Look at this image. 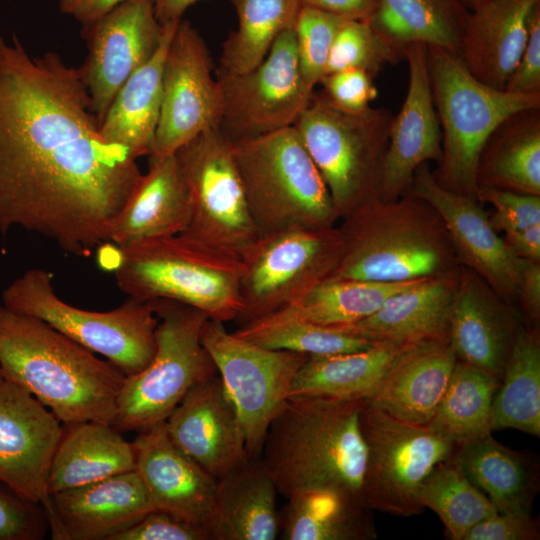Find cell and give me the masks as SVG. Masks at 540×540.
<instances>
[{"label":"cell","instance_id":"cell-17","mask_svg":"<svg viewBox=\"0 0 540 540\" xmlns=\"http://www.w3.org/2000/svg\"><path fill=\"white\" fill-rule=\"evenodd\" d=\"M62 433L61 421L28 391L0 383V481L40 505L49 530L55 518L48 480Z\"/></svg>","mask_w":540,"mask_h":540},{"label":"cell","instance_id":"cell-3","mask_svg":"<svg viewBox=\"0 0 540 540\" xmlns=\"http://www.w3.org/2000/svg\"><path fill=\"white\" fill-rule=\"evenodd\" d=\"M46 322L0 306L3 379L34 396L63 424L112 425L126 375Z\"/></svg>","mask_w":540,"mask_h":540},{"label":"cell","instance_id":"cell-45","mask_svg":"<svg viewBox=\"0 0 540 540\" xmlns=\"http://www.w3.org/2000/svg\"><path fill=\"white\" fill-rule=\"evenodd\" d=\"M476 198L489 203L494 212L489 222L496 232L521 230L540 223V196L479 186Z\"/></svg>","mask_w":540,"mask_h":540},{"label":"cell","instance_id":"cell-22","mask_svg":"<svg viewBox=\"0 0 540 540\" xmlns=\"http://www.w3.org/2000/svg\"><path fill=\"white\" fill-rule=\"evenodd\" d=\"M132 443L135 471L154 510L204 528L212 540L217 479L174 445L165 422L137 432Z\"/></svg>","mask_w":540,"mask_h":540},{"label":"cell","instance_id":"cell-25","mask_svg":"<svg viewBox=\"0 0 540 540\" xmlns=\"http://www.w3.org/2000/svg\"><path fill=\"white\" fill-rule=\"evenodd\" d=\"M459 267L420 280L389 297L370 316L338 330L373 343L409 344L448 337Z\"/></svg>","mask_w":540,"mask_h":540},{"label":"cell","instance_id":"cell-1","mask_svg":"<svg viewBox=\"0 0 540 540\" xmlns=\"http://www.w3.org/2000/svg\"><path fill=\"white\" fill-rule=\"evenodd\" d=\"M99 125L80 67L0 35L2 235L20 227L84 257L110 243L143 173Z\"/></svg>","mask_w":540,"mask_h":540},{"label":"cell","instance_id":"cell-54","mask_svg":"<svg viewBox=\"0 0 540 540\" xmlns=\"http://www.w3.org/2000/svg\"><path fill=\"white\" fill-rule=\"evenodd\" d=\"M502 239L509 252L516 258L540 262V223L506 232Z\"/></svg>","mask_w":540,"mask_h":540},{"label":"cell","instance_id":"cell-13","mask_svg":"<svg viewBox=\"0 0 540 540\" xmlns=\"http://www.w3.org/2000/svg\"><path fill=\"white\" fill-rule=\"evenodd\" d=\"M341 245L338 226L261 234L240 259L239 326L294 304L329 277Z\"/></svg>","mask_w":540,"mask_h":540},{"label":"cell","instance_id":"cell-35","mask_svg":"<svg viewBox=\"0 0 540 540\" xmlns=\"http://www.w3.org/2000/svg\"><path fill=\"white\" fill-rule=\"evenodd\" d=\"M468 15L459 0H380L368 21L403 52L421 43L459 55Z\"/></svg>","mask_w":540,"mask_h":540},{"label":"cell","instance_id":"cell-57","mask_svg":"<svg viewBox=\"0 0 540 540\" xmlns=\"http://www.w3.org/2000/svg\"><path fill=\"white\" fill-rule=\"evenodd\" d=\"M3 376H2V373H1V370H0V383L3 381Z\"/></svg>","mask_w":540,"mask_h":540},{"label":"cell","instance_id":"cell-9","mask_svg":"<svg viewBox=\"0 0 540 540\" xmlns=\"http://www.w3.org/2000/svg\"><path fill=\"white\" fill-rule=\"evenodd\" d=\"M53 274L26 270L3 291V306L36 317L116 365L126 377L137 374L156 351L158 318L150 302L131 297L111 311L74 307L55 292Z\"/></svg>","mask_w":540,"mask_h":540},{"label":"cell","instance_id":"cell-46","mask_svg":"<svg viewBox=\"0 0 540 540\" xmlns=\"http://www.w3.org/2000/svg\"><path fill=\"white\" fill-rule=\"evenodd\" d=\"M48 529L43 508L0 481V540H40Z\"/></svg>","mask_w":540,"mask_h":540},{"label":"cell","instance_id":"cell-39","mask_svg":"<svg viewBox=\"0 0 540 540\" xmlns=\"http://www.w3.org/2000/svg\"><path fill=\"white\" fill-rule=\"evenodd\" d=\"M500 379L457 360L428 424L456 445L491 434V410Z\"/></svg>","mask_w":540,"mask_h":540},{"label":"cell","instance_id":"cell-56","mask_svg":"<svg viewBox=\"0 0 540 540\" xmlns=\"http://www.w3.org/2000/svg\"><path fill=\"white\" fill-rule=\"evenodd\" d=\"M468 10L474 8L478 4L486 0H459Z\"/></svg>","mask_w":540,"mask_h":540},{"label":"cell","instance_id":"cell-23","mask_svg":"<svg viewBox=\"0 0 540 540\" xmlns=\"http://www.w3.org/2000/svg\"><path fill=\"white\" fill-rule=\"evenodd\" d=\"M521 325L512 304L460 265L448 323V339L459 361L501 379Z\"/></svg>","mask_w":540,"mask_h":540},{"label":"cell","instance_id":"cell-16","mask_svg":"<svg viewBox=\"0 0 540 540\" xmlns=\"http://www.w3.org/2000/svg\"><path fill=\"white\" fill-rule=\"evenodd\" d=\"M222 92L212 76L209 50L198 31L181 20L169 44L162 75V100L149 157L175 154L199 134L220 128Z\"/></svg>","mask_w":540,"mask_h":540},{"label":"cell","instance_id":"cell-27","mask_svg":"<svg viewBox=\"0 0 540 540\" xmlns=\"http://www.w3.org/2000/svg\"><path fill=\"white\" fill-rule=\"evenodd\" d=\"M539 4L540 0H486L469 10L459 56L475 78L505 89Z\"/></svg>","mask_w":540,"mask_h":540},{"label":"cell","instance_id":"cell-48","mask_svg":"<svg viewBox=\"0 0 540 540\" xmlns=\"http://www.w3.org/2000/svg\"><path fill=\"white\" fill-rule=\"evenodd\" d=\"M113 540H211L204 528L174 514L154 510Z\"/></svg>","mask_w":540,"mask_h":540},{"label":"cell","instance_id":"cell-51","mask_svg":"<svg viewBox=\"0 0 540 540\" xmlns=\"http://www.w3.org/2000/svg\"><path fill=\"white\" fill-rule=\"evenodd\" d=\"M516 299L525 324L538 327L540 322V262L525 261L519 278Z\"/></svg>","mask_w":540,"mask_h":540},{"label":"cell","instance_id":"cell-21","mask_svg":"<svg viewBox=\"0 0 540 540\" xmlns=\"http://www.w3.org/2000/svg\"><path fill=\"white\" fill-rule=\"evenodd\" d=\"M165 426L174 445L216 479L248 458L241 422L219 374L195 384Z\"/></svg>","mask_w":540,"mask_h":540},{"label":"cell","instance_id":"cell-10","mask_svg":"<svg viewBox=\"0 0 540 540\" xmlns=\"http://www.w3.org/2000/svg\"><path fill=\"white\" fill-rule=\"evenodd\" d=\"M150 303L158 318L156 351L143 370L126 377L118 395L113 427L121 433L165 422L195 384L218 374L201 341L208 316L175 301Z\"/></svg>","mask_w":540,"mask_h":540},{"label":"cell","instance_id":"cell-11","mask_svg":"<svg viewBox=\"0 0 540 540\" xmlns=\"http://www.w3.org/2000/svg\"><path fill=\"white\" fill-rule=\"evenodd\" d=\"M359 419L367 448L365 505L395 516L419 514L420 486L457 445L430 424L397 419L367 399L362 400Z\"/></svg>","mask_w":540,"mask_h":540},{"label":"cell","instance_id":"cell-29","mask_svg":"<svg viewBox=\"0 0 540 540\" xmlns=\"http://www.w3.org/2000/svg\"><path fill=\"white\" fill-rule=\"evenodd\" d=\"M276 486L263 461L247 458L217 479L212 540H274L280 531Z\"/></svg>","mask_w":540,"mask_h":540},{"label":"cell","instance_id":"cell-40","mask_svg":"<svg viewBox=\"0 0 540 540\" xmlns=\"http://www.w3.org/2000/svg\"><path fill=\"white\" fill-rule=\"evenodd\" d=\"M237 29L224 41L220 69L242 74L254 69L268 54L276 38L293 28L301 8L299 0H229Z\"/></svg>","mask_w":540,"mask_h":540},{"label":"cell","instance_id":"cell-2","mask_svg":"<svg viewBox=\"0 0 540 540\" xmlns=\"http://www.w3.org/2000/svg\"><path fill=\"white\" fill-rule=\"evenodd\" d=\"M362 400L288 397L271 421L260 458L286 499L330 492L364 503L367 448Z\"/></svg>","mask_w":540,"mask_h":540},{"label":"cell","instance_id":"cell-47","mask_svg":"<svg viewBox=\"0 0 540 540\" xmlns=\"http://www.w3.org/2000/svg\"><path fill=\"white\" fill-rule=\"evenodd\" d=\"M373 76L361 69H345L322 77L319 93L331 106L349 114L363 113L371 107L378 91Z\"/></svg>","mask_w":540,"mask_h":540},{"label":"cell","instance_id":"cell-6","mask_svg":"<svg viewBox=\"0 0 540 540\" xmlns=\"http://www.w3.org/2000/svg\"><path fill=\"white\" fill-rule=\"evenodd\" d=\"M427 63L442 133V157L433 176L445 189L477 199V166L484 145L514 113L540 108V93L488 86L470 73L458 54L438 46H427Z\"/></svg>","mask_w":540,"mask_h":540},{"label":"cell","instance_id":"cell-8","mask_svg":"<svg viewBox=\"0 0 540 540\" xmlns=\"http://www.w3.org/2000/svg\"><path fill=\"white\" fill-rule=\"evenodd\" d=\"M392 118L384 108L345 113L313 92L294 124L327 186L339 220L379 197Z\"/></svg>","mask_w":540,"mask_h":540},{"label":"cell","instance_id":"cell-31","mask_svg":"<svg viewBox=\"0 0 540 540\" xmlns=\"http://www.w3.org/2000/svg\"><path fill=\"white\" fill-rule=\"evenodd\" d=\"M135 470V450L112 425L100 422L64 424L53 456L50 494Z\"/></svg>","mask_w":540,"mask_h":540},{"label":"cell","instance_id":"cell-42","mask_svg":"<svg viewBox=\"0 0 540 540\" xmlns=\"http://www.w3.org/2000/svg\"><path fill=\"white\" fill-rule=\"evenodd\" d=\"M234 333L268 349L309 356L355 352L375 344L338 329L309 322L288 307L242 324Z\"/></svg>","mask_w":540,"mask_h":540},{"label":"cell","instance_id":"cell-19","mask_svg":"<svg viewBox=\"0 0 540 540\" xmlns=\"http://www.w3.org/2000/svg\"><path fill=\"white\" fill-rule=\"evenodd\" d=\"M407 193L428 203L440 216L458 264L474 271L497 296L512 304L526 260L509 252L480 202L442 187L427 163L416 169Z\"/></svg>","mask_w":540,"mask_h":540},{"label":"cell","instance_id":"cell-24","mask_svg":"<svg viewBox=\"0 0 540 540\" xmlns=\"http://www.w3.org/2000/svg\"><path fill=\"white\" fill-rule=\"evenodd\" d=\"M54 540H113L154 511L135 470L51 494Z\"/></svg>","mask_w":540,"mask_h":540},{"label":"cell","instance_id":"cell-36","mask_svg":"<svg viewBox=\"0 0 540 540\" xmlns=\"http://www.w3.org/2000/svg\"><path fill=\"white\" fill-rule=\"evenodd\" d=\"M540 436V335L522 324L505 364L491 410V429Z\"/></svg>","mask_w":540,"mask_h":540},{"label":"cell","instance_id":"cell-41","mask_svg":"<svg viewBox=\"0 0 540 540\" xmlns=\"http://www.w3.org/2000/svg\"><path fill=\"white\" fill-rule=\"evenodd\" d=\"M418 500L423 509L429 508L439 516L452 540H463L474 525L498 512L466 475L455 452L426 477Z\"/></svg>","mask_w":540,"mask_h":540},{"label":"cell","instance_id":"cell-38","mask_svg":"<svg viewBox=\"0 0 540 540\" xmlns=\"http://www.w3.org/2000/svg\"><path fill=\"white\" fill-rule=\"evenodd\" d=\"M422 279L381 282L329 276L288 308L309 322L338 329L365 319L389 297Z\"/></svg>","mask_w":540,"mask_h":540},{"label":"cell","instance_id":"cell-15","mask_svg":"<svg viewBox=\"0 0 540 540\" xmlns=\"http://www.w3.org/2000/svg\"><path fill=\"white\" fill-rule=\"evenodd\" d=\"M222 92L220 129L232 140L294 126L313 94L301 78L294 29L282 32L254 69L217 70Z\"/></svg>","mask_w":540,"mask_h":540},{"label":"cell","instance_id":"cell-43","mask_svg":"<svg viewBox=\"0 0 540 540\" xmlns=\"http://www.w3.org/2000/svg\"><path fill=\"white\" fill-rule=\"evenodd\" d=\"M401 56L404 57V52L391 44L368 20H346L333 42L326 74L361 69L375 77L384 66L395 63Z\"/></svg>","mask_w":540,"mask_h":540},{"label":"cell","instance_id":"cell-28","mask_svg":"<svg viewBox=\"0 0 540 540\" xmlns=\"http://www.w3.org/2000/svg\"><path fill=\"white\" fill-rule=\"evenodd\" d=\"M148 158L147 173L112 225L110 242L119 248L181 234L190 221V196L175 154Z\"/></svg>","mask_w":540,"mask_h":540},{"label":"cell","instance_id":"cell-14","mask_svg":"<svg viewBox=\"0 0 540 540\" xmlns=\"http://www.w3.org/2000/svg\"><path fill=\"white\" fill-rule=\"evenodd\" d=\"M201 341L236 409L247 456L258 458L268 427L309 355L259 346L211 319L203 325Z\"/></svg>","mask_w":540,"mask_h":540},{"label":"cell","instance_id":"cell-12","mask_svg":"<svg viewBox=\"0 0 540 540\" xmlns=\"http://www.w3.org/2000/svg\"><path fill=\"white\" fill-rule=\"evenodd\" d=\"M175 156L191 202L190 221L181 234L241 259L260 233L249 211L234 142L214 128Z\"/></svg>","mask_w":540,"mask_h":540},{"label":"cell","instance_id":"cell-37","mask_svg":"<svg viewBox=\"0 0 540 540\" xmlns=\"http://www.w3.org/2000/svg\"><path fill=\"white\" fill-rule=\"evenodd\" d=\"M280 515L284 540H373L376 526L370 508L330 492H314L287 499Z\"/></svg>","mask_w":540,"mask_h":540},{"label":"cell","instance_id":"cell-20","mask_svg":"<svg viewBox=\"0 0 540 540\" xmlns=\"http://www.w3.org/2000/svg\"><path fill=\"white\" fill-rule=\"evenodd\" d=\"M409 81L406 97L389 130L379 198L395 200L407 193L416 169L442 157V133L434 106L427 46L412 43L404 50Z\"/></svg>","mask_w":540,"mask_h":540},{"label":"cell","instance_id":"cell-4","mask_svg":"<svg viewBox=\"0 0 540 540\" xmlns=\"http://www.w3.org/2000/svg\"><path fill=\"white\" fill-rule=\"evenodd\" d=\"M341 221V252L330 276L405 282L459 266L440 216L409 193L374 198Z\"/></svg>","mask_w":540,"mask_h":540},{"label":"cell","instance_id":"cell-50","mask_svg":"<svg viewBox=\"0 0 540 540\" xmlns=\"http://www.w3.org/2000/svg\"><path fill=\"white\" fill-rule=\"evenodd\" d=\"M505 90L519 94L540 93V4L531 14L525 47Z\"/></svg>","mask_w":540,"mask_h":540},{"label":"cell","instance_id":"cell-49","mask_svg":"<svg viewBox=\"0 0 540 540\" xmlns=\"http://www.w3.org/2000/svg\"><path fill=\"white\" fill-rule=\"evenodd\" d=\"M540 538L538 519L531 513L496 514L474 525L463 540H537Z\"/></svg>","mask_w":540,"mask_h":540},{"label":"cell","instance_id":"cell-18","mask_svg":"<svg viewBox=\"0 0 540 540\" xmlns=\"http://www.w3.org/2000/svg\"><path fill=\"white\" fill-rule=\"evenodd\" d=\"M81 34L88 55L80 68L100 124L127 79L154 55L164 28L150 0H124Z\"/></svg>","mask_w":540,"mask_h":540},{"label":"cell","instance_id":"cell-32","mask_svg":"<svg viewBox=\"0 0 540 540\" xmlns=\"http://www.w3.org/2000/svg\"><path fill=\"white\" fill-rule=\"evenodd\" d=\"M455 455L498 512L531 513L540 487L534 456L502 445L491 434L457 445Z\"/></svg>","mask_w":540,"mask_h":540},{"label":"cell","instance_id":"cell-26","mask_svg":"<svg viewBox=\"0 0 540 540\" xmlns=\"http://www.w3.org/2000/svg\"><path fill=\"white\" fill-rule=\"evenodd\" d=\"M457 360L448 337L413 343L393 361L367 400L397 419L427 424Z\"/></svg>","mask_w":540,"mask_h":540},{"label":"cell","instance_id":"cell-30","mask_svg":"<svg viewBox=\"0 0 540 540\" xmlns=\"http://www.w3.org/2000/svg\"><path fill=\"white\" fill-rule=\"evenodd\" d=\"M179 22L163 24L164 34L156 52L127 79L99 125L105 140L122 146L136 160L153 152L161 109L163 66Z\"/></svg>","mask_w":540,"mask_h":540},{"label":"cell","instance_id":"cell-44","mask_svg":"<svg viewBox=\"0 0 540 540\" xmlns=\"http://www.w3.org/2000/svg\"><path fill=\"white\" fill-rule=\"evenodd\" d=\"M346 19L329 12L301 6L293 29L301 78L305 87L314 92L326 74L327 63L335 37Z\"/></svg>","mask_w":540,"mask_h":540},{"label":"cell","instance_id":"cell-52","mask_svg":"<svg viewBox=\"0 0 540 540\" xmlns=\"http://www.w3.org/2000/svg\"><path fill=\"white\" fill-rule=\"evenodd\" d=\"M302 6L314 7L346 20H369L380 0H299Z\"/></svg>","mask_w":540,"mask_h":540},{"label":"cell","instance_id":"cell-7","mask_svg":"<svg viewBox=\"0 0 540 540\" xmlns=\"http://www.w3.org/2000/svg\"><path fill=\"white\" fill-rule=\"evenodd\" d=\"M233 142L260 235L336 226L339 217L327 186L294 126Z\"/></svg>","mask_w":540,"mask_h":540},{"label":"cell","instance_id":"cell-5","mask_svg":"<svg viewBox=\"0 0 540 540\" xmlns=\"http://www.w3.org/2000/svg\"><path fill=\"white\" fill-rule=\"evenodd\" d=\"M114 275L131 298L179 302L217 322L236 321L242 309L240 259L184 234L120 248Z\"/></svg>","mask_w":540,"mask_h":540},{"label":"cell","instance_id":"cell-55","mask_svg":"<svg viewBox=\"0 0 540 540\" xmlns=\"http://www.w3.org/2000/svg\"><path fill=\"white\" fill-rule=\"evenodd\" d=\"M161 25L179 22L185 11L200 0H150Z\"/></svg>","mask_w":540,"mask_h":540},{"label":"cell","instance_id":"cell-34","mask_svg":"<svg viewBox=\"0 0 540 540\" xmlns=\"http://www.w3.org/2000/svg\"><path fill=\"white\" fill-rule=\"evenodd\" d=\"M477 183L540 196V108L516 112L495 129L480 154Z\"/></svg>","mask_w":540,"mask_h":540},{"label":"cell","instance_id":"cell-53","mask_svg":"<svg viewBox=\"0 0 540 540\" xmlns=\"http://www.w3.org/2000/svg\"><path fill=\"white\" fill-rule=\"evenodd\" d=\"M124 0H59L62 13L71 16L85 29Z\"/></svg>","mask_w":540,"mask_h":540},{"label":"cell","instance_id":"cell-33","mask_svg":"<svg viewBox=\"0 0 540 540\" xmlns=\"http://www.w3.org/2000/svg\"><path fill=\"white\" fill-rule=\"evenodd\" d=\"M411 344L375 343L355 352L309 356L298 370L288 397L368 399L393 361Z\"/></svg>","mask_w":540,"mask_h":540}]
</instances>
